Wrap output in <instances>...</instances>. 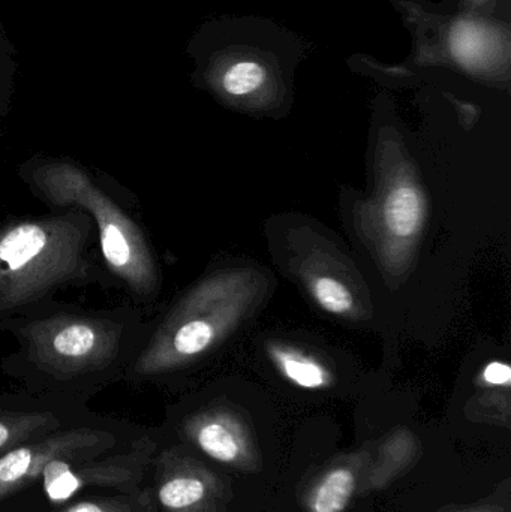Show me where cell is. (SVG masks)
Wrapping results in <instances>:
<instances>
[{
  "instance_id": "13",
  "label": "cell",
  "mask_w": 511,
  "mask_h": 512,
  "mask_svg": "<svg viewBox=\"0 0 511 512\" xmlns=\"http://www.w3.org/2000/svg\"><path fill=\"white\" fill-rule=\"evenodd\" d=\"M488 26L477 21H461L450 32V53L464 68L483 71L494 57L495 39Z\"/></svg>"
},
{
  "instance_id": "15",
  "label": "cell",
  "mask_w": 511,
  "mask_h": 512,
  "mask_svg": "<svg viewBox=\"0 0 511 512\" xmlns=\"http://www.w3.org/2000/svg\"><path fill=\"white\" fill-rule=\"evenodd\" d=\"M356 492V475L351 469L330 471L315 490L312 512H342Z\"/></svg>"
},
{
  "instance_id": "4",
  "label": "cell",
  "mask_w": 511,
  "mask_h": 512,
  "mask_svg": "<svg viewBox=\"0 0 511 512\" xmlns=\"http://www.w3.org/2000/svg\"><path fill=\"white\" fill-rule=\"evenodd\" d=\"M257 271H216L188 289L152 322L140 354L126 373L132 385L159 382L203 360L243 321L263 294Z\"/></svg>"
},
{
  "instance_id": "8",
  "label": "cell",
  "mask_w": 511,
  "mask_h": 512,
  "mask_svg": "<svg viewBox=\"0 0 511 512\" xmlns=\"http://www.w3.org/2000/svg\"><path fill=\"white\" fill-rule=\"evenodd\" d=\"M90 414L93 411L84 405L14 394L6 405L0 406V454L44 438Z\"/></svg>"
},
{
  "instance_id": "6",
  "label": "cell",
  "mask_w": 511,
  "mask_h": 512,
  "mask_svg": "<svg viewBox=\"0 0 511 512\" xmlns=\"http://www.w3.org/2000/svg\"><path fill=\"white\" fill-rule=\"evenodd\" d=\"M374 195L360 209V230L390 271H401L413 258L425 230L428 200L413 164L389 147L378 158Z\"/></svg>"
},
{
  "instance_id": "5",
  "label": "cell",
  "mask_w": 511,
  "mask_h": 512,
  "mask_svg": "<svg viewBox=\"0 0 511 512\" xmlns=\"http://www.w3.org/2000/svg\"><path fill=\"white\" fill-rule=\"evenodd\" d=\"M144 430L128 421L93 412L44 438L0 454V512L47 510L38 486L42 472L51 462L116 450L131 444Z\"/></svg>"
},
{
  "instance_id": "2",
  "label": "cell",
  "mask_w": 511,
  "mask_h": 512,
  "mask_svg": "<svg viewBox=\"0 0 511 512\" xmlns=\"http://www.w3.org/2000/svg\"><path fill=\"white\" fill-rule=\"evenodd\" d=\"M93 245L95 225L81 210L0 219V321L51 300L59 289L102 282Z\"/></svg>"
},
{
  "instance_id": "7",
  "label": "cell",
  "mask_w": 511,
  "mask_h": 512,
  "mask_svg": "<svg viewBox=\"0 0 511 512\" xmlns=\"http://www.w3.org/2000/svg\"><path fill=\"white\" fill-rule=\"evenodd\" d=\"M158 436L144 430L131 444L80 459H57L42 472L38 490L47 510L87 493L129 492L146 481Z\"/></svg>"
},
{
  "instance_id": "18",
  "label": "cell",
  "mask_w": 511,
  "mask_h": 512,
  "mask_svg": "<svg viewBox=\"0 0 511 512\" xmlns=\"http://www.w3.org/2000/svg\"><path fill=\"white\" fill-rule=\"evenodd\" d=\"M12 397H14V394H2V396H0V406L6 405Z\"/></svg>"
},
{
  "instance_id": "16",
  "label": "cell",
  "mask_w": 511,
  "mask_h": 512,
  "mask_svg": "<svg viewBox=\"0 0 511 512\" xmlns=\"http://www.w3.org/2000/svg\"><path fill=\"white\" fill-rule=\"evenodd\" d=\"M17 71V51L2 24L0 26V126L11 111Z\"/></svg>"
},
{
  "instance_id": "14",
  "label": "cell",
  "mask_w": 511,
  "mask_h": 512,
  "mask_svg": "<svg viewBox=\"0 0 511 512\" xmlns=\"http://www.w3.org/2000/svg\"><path fill=\"white\" fill-rule=\"evenodd\" d=\"M42 512H153L146 484L129 492H96Z\"/></svg>"
},
{
  "instance_id": "12",
  "label": "cell",
  "mask_w": 511,
  "mask_h": 512,
  "mask_svg": "<svg viewBox=\"0 0 511 512\" xmlns=\"http://www.w3.org/2000/svg\"><path fill=\"white\" fill-rule=\"evenodd\" d=\"M269 355L287 381L305 390H321L329 387L332 373L317 357L302 349L284 343L269 345Z\"/></svg>"
},
{
  "instance_id": "11",
  "label": "cell",
  "mask_w": 511,
  "mask_h": 512,
  "mask_svg": "<svg viewBox=\"0 0 511 512\" xmlns=\"http://www.w3.org/2000/svg\"><path fill=\"white\" fill-rule=\"evenodd\" d=\"M302 276L309 294L324 312L335 316L359 315V298L344 274L329 271L327 264L315 259L306 262Z\"/></svg>"
},
{
  "instance_id": "17",
  "label": "cell",
  "mask_w": 511,
  "mask_h": 512,
  "mask_svg": "<svg viewBox=\"0 0 511 512\" xmlns=\"http://www.w3.org/2000/svg\"><path fill=\"white\" fill-rule=\"evenodd\" d=\"M483 381L492 387H509L511 382V369L503 361H492L483 369Z\"/></svg>"
},
{
  "instance_id": "19",
  "label": "cell",
  "mask_w": 511,
  "mask_h": 512,
  "mask_svg": "<svg viewBox=\"0 0 511 512\" xmlns=\"http://www.w3.org/2000/svg\"><path fill=\"white\" fill-rule=\"evenodd\" d=\"M2 24H3V23H2V18H0V26H2Z\"/></svg>"
},
{
  "instance_id": "9",
  "label": "cell",
  "mask_w": 511,
  "mask_h": 512,
  "mask_svg": "<svg viewBox=\"0 0 511 512\" xmlns=\"http://www.w3.org/2000/svg\"><path fill=\"white\" fill-rule=\"evenodd\" d=\"M180 433L200 453L222 465H233L243 456L242 433L225 412L198 411L185 415Z\"/></svg>"
},
{
  "instance_id": "10",
  "label": "cell",
  "mask_w": 511,
  "mask_h": 512,
  "mask_svg": "<svg viewBox=\"0 0 511 512\" xmlns=\"http://www.w3.org/2000/svg\"><path fill=\"white\" fill-rule=\"evenodd\" d=\"M204 78L216 92L237 101L257 98L272 83L269 68L263 62L249 57L215 60L207 66Z\"/></svg>"
},
{
  "instance_id": "3",
  "label": "cell",
  "mask_w": 511,
  "mask_h": 512,
  "mask_svg": "<svg viewBox=\"0 0 511 512\" xmlns=\"http://www.w3.org/2000/svg\"><path fill=\"white\" fill-rule=\"evenodd\" d=\"M18 177L45 206L92 218L102 264L134 304L152 303L161 294V268L146 231L89 170L72 159L35 156L18 167Z\"/></svg>"
},
{
  "instance_id": "1",
  "label": "cell",
  "mask_w": 511,
  "mask_h": 512,
  "mask_svg": "<svg viewBox=\"0 0 511 512\" xmlns=\"http://www.w3.org/2000/svg\"><path fill=\"white\" fill-rule=\"evenodd\" d=\"M150 327L137 304L83 309L48 300L0 321L18 345L0 369L27 396L87 406L108 385L125 381Z\"/></svg>"
}]
</instances>
